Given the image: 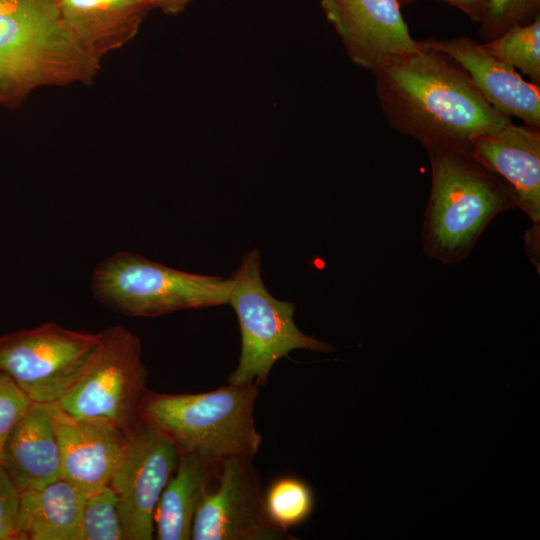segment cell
Segmentation results:
<instances>
[{
  "label": "cell",
  "mask_w": 540,
  "mask_h": 540,
  "mask_svg": "<svg viewBox=\"0 0 540 540\" xmlns=\"http://www.w3.org/2000/svg\"><path fill=\"white\" fill-rule=\"evenodd\" d=\"M178 460L175 445L141 419L109 484L119 501L127 540L155 538V510Z\"/></svg>",
  "instance_id": "30bf717a"
},
{
  "label": "cell",
  "mask_w": 540,
  "mask_h": 540,
  "mask_svg": "<svg viewBox=\"0 0 540 540\" xmlns=\"http://www.w3.org/2000/svg\"><path fill=\"white\" fill-rule=\"evenodd\" d=\"M151 8H158L165 14L177 15L185 10L192 0H147Z\"/></svg>",
  "instance_id": "484cf974"
},
{
  "label": "cell",
  "mask_w": 540,
  "mask_h": 540,
  "mask_svg": "<svg viewBox=\"0 0 540 540\" xmlns=\"http://www.w3.org/2000/svg\"><path fill=\"white\" fill-rule=\"evenodd\" d=\"M417 42V50L374 71L380 106L394 129L424 147L470 151L478 137L511 122L482 97L452 59Z\"/></svg>",
  "instance_id": "6da1fadb"
},
{
  "label": "cell",
  "mask_w": 540,
  "mask_h": 540,
  "mask_svg": "<svg viewBox=\"0 0 540 540\" xmlns=\"http://www.w3.org/2000/svg\"><path fill=\"white\" fill-rule=\"evenodd\" d=\"M351 60L375 71L386 61L418 49L398 0H321Z\"/></svg>",
  "instance_id": "8fae6325"
},
{
  "label": "cell",
  "mask_w": 540,
  "mask_h": 540,
  "mask_svg": "<svg viewBox=\"0 0 540 540\" xmlns=\"http://www.w3.org/2000/svg\"><path fill=\"white\" fill-rule=\"evenodd\" d=\"M101 332H81L54 322L0 336V369L34 403L57 402L82 376Z\"/></svg>",
  "instance_id": "ba28073f"
},
{
  "label": "cell",
  "mask_w": 540,
  "mask_h": 540,
  "mask_svg": "<svg viewBox=\"0 0 540 540\" xmlns=\"http://www.w3.org/2000/svg\"><path fill=\"white\" fill-rule=\"evenodd\" d=\"M459 65L482 95L500 114L516 117L540 128V87L526 81L513 67L487 52L470 37L420 41Z\"/></svg>",
  "instance_id": "4fadbf2b"
},
{
  "label": "cell",
  "mask_w": 540,
  "mask_h": 540,
  "mask_svg": "<svg viewBox=\"0 0 540 540\" xmlns=\"http://www.w3.org/2000/svg\"><path fill=\"white\" fill-rule=\"evenodd\" d=\"M147 375L141 340L115 325L101 332L88 367L57 403L74 417L107 423L130 435L141 421Z\"/></svg>",
  "instance_id": "52a82bcc"
},
{
  "label": "cell",
  "mask_w": 540,
  "mask_h": 540,
  "mask_svg": "<svg viewBox=\"0 0 540 540\" xmlns=\"http://www.w3.org/2000/svg\"><path fill=\"white\" fill-rule=\"evenodd\" d=\"M257 249L245 253L233 272L230 304L241 332V353L227 378L234 385H265L274 364L296 349L331 352L332 345L302 333L294 322L295 304L273 297L261 276Z\"/></svg>",
  "instance_id": "8992f818"
},
{
  "label": "cell",
  "mask_w": 540,
  "mask_h": 540,
  "mask_svg": "<svg viewBox=\"0 0 540 540\" xmlns=\"http://www.w3.org/2000/svg\"><path fill=\"white\" fill-rule=\"evenodd\" d=\"M220 464L196 454H180L154 515L158 540H189L195 514L218 481Z\"/></svg>",
  "instance_id": "2e32d148"
},
{
  "label": "cell",
  "mask_w": 540,
  "mask_h": 540,
  "mask_svg": "<svg viewBox=\"0 0 540 540\" xmlns=\"http://www.w3.org/2000/svg\"><path fill=\"white\" fill-rule=\"evenodd\" d=\"M43 1H46V0H0V11L4 9L34 4V3L43 2Z\"/></svg>",
  "instance_id": "4316f807"
},
{
  "label": "cell",
  "mask_w": 540,
  "mask_h": 540,
  "mask_svg": "<svg viewBox=\"0 0 540 540\" xmlns=\"http://www.w3.org/2000/svg\"><path fill=\"white\" fill-rule=\"evenodd\" d=\"M97 60L65 24L56 0L0 11V104L38 86L85 80Z\"/></svg>",
  "instance_id": "277c9868"
},
{
  "label": "cell",
  "mask_w": 540,
  "mask_h": 540,
  "mask_svg": "<svg viewBox=\"0 0 540 540\" xmlns=\"http://www.w3.org/2000/svg\"><path fill=\"white\" fill-rule=\"evenodd\" d=\"M85 497L63 478L21 491L15 540H77Z\"/></svg>",
  "instance_id": "ac0fdd59"
},
{
  "label": "cell",
  "mask_w": 540,
  "mask_h": 540,
  "mask_svg": "<svg viewBox=\"0 0 540 540\" xmlns=\"http://www.w3.org/2000/svg\"><path fill=\"white\" fill-rule=\"evenodd\" d=\"M1 456H2V454H1V447H0V462H1Z\"/></svg>",
  "instance_id": "83f0119b"
},
{
  "label": "cell",
  "mask_w": 540,
  "mask_h": 540,
  "mask_svg": "<svg viewBox=\"0 0 540 540\" xmlns=\"http://www.w3.org/2000/svg\"><path fill=\"white\" fill-rule=\"evenodd\" d=\"M33 403L21 388L0 369V447L12 427Z\"/></svg>",
  "instance_id": "603a6c76"
},
{
  "label": "cell",
  "mask_w": 540,
  "mask_h": 540,
  "mask_svg": "<svg viewBox=\"0 0 540 540\" xmlns=\"http://www.w3.org/2000/svg\"><path fill=\"white\" fill-rule=\"evenodd\" d=\"M21 492L0 462V540H15Z\"/></svg>",
  "instance_id": "cb8c5ba5"
},
{
  "label": "cell",
  "mask_w": 540,
  "mask_h": 540,
  "mask_svg": "<svg viewBox=\"0 0 540 540\" xmlns=\"http://www.w3.org/2000/svg\"><path fill=\"white\" fill-rule=\"evenodd\" d=\"M400 1V0H398ZM405 2L412 0H402ZM460 10L466 13L473 21H480L482 10H483V0H443Z\"/></svg>",
  "instance_id": "d4e9b609"
},
{
  "label": "cell",
  "mask_w": 540,
  "mask_h": 540,
  "mask_svg": "<svg viewBox=\"0 0 540 540\" xmlns=\"http://www.w3.org/2000/svg\"><path fill=\"white\" fill-rule=\"evenodd\" d=\"M481 45L491 55L528 76L530 82L540 84L539 13L530 23L514 25Z\"/></svg>",
  "instance_id": "d6986e66"
},
{
  "label": "cell",
  "mask_w": 540,
  "mask_h": 540,
  "mask_svg": "<svg viewBox=\"0 0 540 540\" xmlns=\"http://www.w3.org/2000/svg\"><path fill=\"white\" fill-rule=\"evenodd\" d=\"M249 456L220 464L218 481L199 506L193 540H293L267 516L264 494Z\"/></svg>",
  "instance_id": "9c48e42d"
},
{
  "label": "cell",
  "mask_w": 540,
  "mask_h": 540,
  "mask_svg": "<svg viewBox=\"0 0 540 540\" xmlns=\"http://www.w3.org/2000/svg\"><path fill=\"white\" fill-rule=\"evenodd\" d=\"M77 540H127L119 501L110 485L85 497Z\"/></svg>",
  "instance_id": "44dd1931"
},
{
  "label": "cell",
  "mask_w": 540,
  "mask_h": 540,
  "mask_svg": "<svg viewBox=\"0 0 540 540\" xmlns=\"http://www.w3.org/2000/svg\"><path fill=\"white\" fill-rule=\"evenodd\" d=\"M470 153L513 190L534 228L540 224V130L512 122L478 137Z\"/></svg>",
  "instance_id": "5bb4252c"
},
{
  "label": "cell",
  "mask_w": 540,
  "mask_h": 540,
  "mask_svg": "<svg viewBox=\"0 0 540 540\" xmlns=\"http://www.w3.org/2000/svg\"><path fill=\"white\" fill-rule=\"evenodd\" d=\"M539 0H483L481 34L493 39L510 27L524 24L538 8Z\"/></svg>",
  "instance_id": "7402d4cb"
},
{
  "label": "cell",
  "mask_w": 540,
  "mask_h": 540,
  "mask_svg": "<svg viewBox=\"0 0 540 540\" xmlns=\"http://www.w3.org/2000/svg\"><path fill=\"white\" fill-rule=\"evenodd\" d=\"M233 279L190 273L133 252H116L91 275L94 298L115 312L155 317L228 304Z\"/></svg>",
  "instance_id": "5b68a950"
},
{
  "label": "cell",
  "mask_w": 540,
  "mask_h": 540,
  "mask_svg": "<svg viewBox=\"0 0 540 540\" xmlns=\"http://www.w3.org/2000/svg\"><path fill=\"white\" fill-rule=\"evenodd\" d=\"M73 34L98 58L137 32L149 9L147 0H56Z\"/></svg>",
  "instance_id": "e0dca14e"
},
{
  "label": "cell",
  "mask_w": 540,
  "mask_h": 540,
  "mask_svg": "<svg viewBox=\"0 0 540 540\" xmlns=\"http://www.w3.org/2000/svg\"><path fill=\"white\" fill-rule=\"evenodd\" d=\"M315 496L311 487L296 477L276 479L264 493V506L269 519L282 530L305 522L313 512Z\"/></svg>",
  "instance_id": "ffe728a7"
},
{
  "label": "cell",
  "mask_w": 540,
  "mask_h": 540,
  "mask_svg": "<svg viewBox=\"0 0 540 540\" xmlns=\"http://www.w3.org/2000/svg\"><path fill=\"white\" fill-rule=\"evenodd\" d=\"M61 454L62 478L85 496L107 486L125 454L129 435L99 421L74 417L49 403Z\"/></svg>",
  "instance_id": "7c38bea8"
},
{
  "label": "cell",
  "mask_w": 540,
  "mask_h": 540,
  "mask_svg": "<svg viewBox=\"0 0 540 540\" xmlns=\"http://www.w3.org/2000/svg\"><path fill=\"white\" fill-rule=\"evenodd\" d=\"M1 454V463L20 492L62 478L60 446L49 403L30 406L6 436Z\"/></svg>",
  "instance_id": "9a60e30c"
},
{
  "label": "cell",
  "mask_w": 540,
  "mask_h": 540,
  "mask_svg": "<svg viewBox=\"0 0 540 540\" xmlns=\"http://www.w3.org/2000/svg\"><path fill=\"white\" fill-rule=\"evenodd\" d=\"M431 190L422 228V247L443 264L466 259L494 217L518 207L511 187L468 150L425 147Z\"/></svg>",
  "instance_id": "7a4b0ae2"
},
{
  "label": "cell",
  "mask_w": 540,
  "mask_h": 540,
  "mask_svg": "<svg viewBox=\"0 0 540 540\" xmlns=\"http://www.w3.org/2000/svg\"><path fill=\"white\" fill-rule=\"evenodd\" d=\"M258 394L257 384L230 383L194 394L148 391L141 419L165 435L180 454H196L221 464L258 452L262 441L254 420Z\"/></svg>",
  "instance_id": "3957f363"
}]
</instances>
